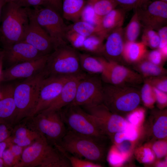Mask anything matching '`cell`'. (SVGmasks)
Returning <instances> with one entry per match:
<instances>
[{
  "instance_id": "obj_46",
  "label": "cell",
  "mask_w": 167,
  "mask_h": 167,
  "mask_svg": "<svg viewBox=\"0 0 167 167\" xmlns=\"http://www.w3.org/2000/svg\"><path fill=\"white\" fill-rule=\"evenodd\" d=\"M14 126L5 123H0V142L5 141L12 135Z\"/></svg>"
},
{
  "instance_id": "obj_61",
  "label": "cell",
  "mask_w": 167,
  "mask_h": 167,
  "mask_svg": "<svg viewBox=\"0 0 167 167\" xmlns=\"http://www.w3.org/2000/svg\"><path fill=\"white\" fill-rule=\"evenodd\" d=\"M0 1L3 7L4 6L3 3V0H0Z\"/></svg>"
},
{
  "instance_id": "obj_53",
  "label": "cell",
  "mask_w": 167,
  "mask_h": 167,
  "mask_svg": "<svg viewBox=\"0 0 167 167\" xmlns=\"http://www.w3.org/2000/svg\"><path fill=\"white\" fill-rule=\"evenodd\" d=\"M128 141H125L119 144L118 151L123 154L128 151L131 146V143Z\"/></svg>"
},
{
  "instance_id": "obj_2",
  "label": "cell",
  "mask_w": 167,
  "mask_h": 167,
  "mask_svg": "<svg viewBox=\"0 0 167 167\" xmlns=\"http://www.w3.org/2000/svg\"><path fill=\"white\" fill-rule=\"evenodd\" d=\"M70 167L66 157L42 135L24 148L17 167Z\"/></svg>"
},
{
  "instance_id": "obj_48",
  "label": "cell",
  "mask_w": 167,
  "mask_h": 167,
  "mask_svg": "<svg viewBox=\"0 0 167 167\" xmlns=\"http://www.w3.org/2000/svg\"><path fill=\"white\" fill-rule=\"evenodd\" d=\"M108 160L110 164L113 166L121 165L124 162V159L123 154L119 152H111L109 154Z\"/></svg>"
},
{
  "instance_id": "obj_33",
  "label": "cell",
  "mask_w": 167,
  "mask_h": 167,
  "mask_svg": "<svg viewBox=\"0 0 167 167\" xmlns=\"http://www.w3.org/2000/svg\"><path fill=\"white\" fill-rule=\"evenodd\" d=\"M160 41L159 36L157 32L151 28H144L141 41L147 47L152 49H157Z\"/></svg>"
},
{
  "instance_id": "obj_39",
  "label": "cell",
  "mask_w": 167,
  "mask_h": 167,
  "mask_svg": "<svg viewBox=\"0 0 167 167\" xmlns=\"http://www.w3.org/2000/svg\"><path fill=\"white\" fill-rule=\"evenodd\" d=\"M145 112L143 108L138 107L131 112L127 115L129 123L135 126H136L143 118Z\"/></svg>"
},
{
  "instance_id": "obj_30",
  "label": "cell",
  "mask_w": 167,
  "mask_h": 167,
  "mask_svg": "<svg viewBox=\"0 0 167 167\" xmlns=\"http://www.w3.org/2000/svg\"><path fill=\"white\" fill-rule=\"evenodd\" d=\"M143 83V85L140 91L141 101L146 107L152 108L156 102L153 87L148 78L144 79Z\"/></svg>"
},
{
  "instance_id": "obj_5",
  "label": "cell",
  "mask_w": 167,
  "mask_h": 167,
  "mask_svg": "<svg viewBox=\"0 0 167 167\" xmlns=\"http://www.w3.org/2000/svg\"><path fill=\"white\" fill-rule=\"evenodd\" d=\"M103 104L112 113L123 117L138 107L141 101L136 87L103 85Z\"/></svg>"
},
{
  "instance_id": "obj_49",
  "label": "cell",
  "mask_w": 167,
  "mask_h": 167,
  "mask_svg": "<svg viewBox=\"0 0 167 167\" xmlns=\"http://www.w3.org/2000/svg\"><path fill=\"white\" fill-rule=\"evenodd\" d=\"M16 3L22 7H25L32 6L34 7L42 6H47L43 0H19Z\"/></svg>"
},
{
  "instance_id": "obj_58",
  "label": "cell",
  "mask_w": 167,
  "mask_h": 167,
  "mask_svg": "<svg viewBox=\"0 0 167 167\" xmlns=\"http://www.w3.org/2000/svg\"><path fill=\"white\" fill-rule=\"evenodd\" d=\"M2 8H3V6L0 1V21L1 20Z\"/></svg>"
},
{
  "instance_id": "obj_17",
  "label": "cell",
  "mask_w": 167,
  "mask_h": 167,
  "mask_svg": "<svg viewBox=\"0 0 167 167\" xmlns=\"http://www.w3.org/2000/svg\"><path fill=\"white\" fill-rule=\"evenodd\" d=\"M1 53L3 62L5 61L9 65L8 67L45 56L31 45L23 41L3 48Z\"/></svg>"
},
{
  "instance_id": "obj_8",
  "label": "cell",
  "mask_w": 167,
  "mask_h": 167,
  "mask_svg": "<svg viewBox=\"0 0 167 167\" xmlns=\"http://www.w3.org/2000/svg\"><path fill=\"white\" fill-rule=\"evenodd\" d=\"M59 111L67 130L93 137H108L104 134L93 117L81 107L70 104Z\"/></svg>"
},
{
  "instance_id": "obj_47",
  "label": "cell",
  "mask_w": 167,
  "mask_h": 167,
  "mask_svg": "<svg viewBox=\"0 0 167 167\" xmlns=\"http://www.w3.org/2000/svg\"><path fill=\"white\" fill-rule=\"evenodd\" d=\"M5 167H15L16 163L14 156L11 150L6 147L4 151L2 156Z\"/></svg>"
},
{
  "instance_id": "obj_59",
  "label": "cell",
  "mask_w": 167,
  "mask_h": 167,
  "mask_svg": "<svg viewBox=\"0 0 167 167\" xmlns=\"http://www.w3.org/2000/svg\"><path fill=\"white\" fill-rule=\"evenodd\" d=\"M5 167L4 163L2 159L0 158V167Z\"/></svg>"
},
{
  "instance_id": "obj_19",
  "label": "cell",
  "mask_w": 167,
  "mask_h": 167,
  "mask_svg": "<svg viewBox=\"0 0 167 167\" xmlns=\"http://www.w3.org/2000/svg\"><path fill=\"white\" fill-rule=\"evenodd\" d=\"M0 86V123L15 126L17 109L13 97L15 85L6 83Z\"/></svg>"
},
{
  "instance_id": "obj_54",
  "label": "cell",
  "mask_w": 167,
  "mask_h": 167,
  "mask_svg": "<svg viewBox=\"0 0 167 167\" xmlns=\"http://www.w3.org/2000/svg\"><path fill=\"white\" fill-rule=\"evenodd\" d=\"M7 147V143L5 141L0 142V158H2L3 153Z\"/></svg>"
},
{
  "instance_id": "obj_23",
  "label": "cell",
  "mask_w": 167,
  "mask_h": 167,
  "mask_svg": "<svg viewBox=\"0 0 167 167\" xmlns=\"http://www.w3.org/2000/svg\"><path fill=\"white\" fill-rule=\"evenodd\" d=\"M81 70L90 75H101L104 70L103 57L89 54L79 53Z\"/></svg>"
},
{
  "instance_id": "obj_13",
  "label": "cell",
  "mask_w": 167,
  "mask_h": 167,
  "mask_svg": "<svg viewBox=\"0 0 167 167\" xmlns=\"http://www.w3.org/2000/svg\"><path fill=\"white\" fill-rule=\"evenodd\" d=\"M134 9L136 11L143 28L157 30L166 25L167 3L160 0L150 1Z\"/></svg>"
},
{
  "instance_id": "obj_43",
  "label": "cell",
  "mask_w": 167,
  "mask_h": 167,
  "mask_svg": "<svg viewBox=\"0 0 167 167\" xmlns=\"http://www.w3.org/2000/svg\"><path fill=\"white\" fill-rule=\"evenodd\" d=\"M152 150L158 158L163 157L166 155L167 152V143L163 141H158L153 144Z\"/></svg>"
},
{
  "instance_id": "obj_56",
  "label": "cell",
  "mask_w": 167,
  "mask_h": 167,
  "mask_svg": "<svg viewBox=\"0 0 167 167\" xmlns=\"http://www.w3.org/2000/svg\"><path fill=\"white\" fill-rule=\"evenodd\" d=\"M3 64V58L1 52H0V68H2Z\"/></svg>"
},
{
  "instance_id": "obj_38",
  "label": "cell",
  "mask_w": 167,
  "mask_h": 167,
  "mask_svg": "<svg viewBox=\"0 0 167 167\" xmlns=\"http://www.w3.org/2000/svg\"><path fill=\"white\" fill-rule=\"evenodd\" d=\"M144 58L156 65L162 66L167 60L158 49L148 50Z\"/></svg>"
},
{
  "instance_id": "obj_29",
  "label": "cell",
  "mask_w": 167,
  "mask_h": 167,
  "mask_svg": "<svg viewBox=\"0 0 167 167\" xmlns=\"http://www.w3.org/2000/svg\"><path fill=\"white\" fill-rule=\"evenodd\" d=\"M86 1L92 6L96 15L101 18L118 6L113 0Z\"/></svg>"
},
{
  "instance_id": "obj_4",
  "label": "cell",
  "mask_w": 167,
  "mask_h": 167,
  "mask_svg": "<svg viewBox=\"0 0 167 167\" xmlns=\"http://www.w3.org/2000/svg\"><path fill=\"white\" fill-rule=\"evenodd\" d=\"M46 77L44 70L15 85L13 97L17 109L15 125L33 116L38 103L40 85Z\"/></svg>"
},
{
  "instance_id": "obj_26",
  "label": "cell",
  "mask_w": 167,
  "mask_h": 167,
  "mask_svg": "<svg viewBox=\"0 0 167 167\" xmlns=\"http://www.w3.org/2000/svg\"><path fill=\"white\" fill-rule=\"evenodd\" d=\"M105 38L97 33L87 37L80 50L93 55L101 56L103 41Z\"/></svg>"
},
{
  "instance_id": "obj_51",
  "label": "cell",
  "mask_w": 167,
  "mask_h": 167,
  "mask_svg": "<svg viewBox=\"0 0 167 167\" xmlns=\"http://www.w3.org/2000/svg\"><path fill=\"white\" fill-rule=\"evenodd\" d=\"M154 155L151 149L149 148H145L143 149L142 162L144 163H149L153 161Z\"/></svg>"
},
{
  "instance_id": "obj_52",
  "label": "cell",
  "mask_w": 167,
  "mask_h": 167,
  "mask_svg": "<svg viewBox=\"0 0 167 167\" xmlns=\"http://www.w3.org/2000/svg\"><path fill=\"white\" fill-rule=\"evenodd\" d=\"M49 6L62 14V0H49Z\"/></svg>"
},
{
  "instance_id": "obj_12",
  "label": "cell",
  "mask_w": 167,
  "mask_h": 167,
  "mask_svg": "<svg viewBox=\"0 0 167 167\" xmlns=\"http://www.w3.org/2000/svg\"><path fill=\"white\" fill-rule=\"evenodd\" d=\"M83 108L93 117L104 135L111 138L128 126V122L123 117L112 113L103 103Z\"/></svg>"
},
{
  "instance_id": "obj_14",
  "label": "cell",
  "mask_w": 167,
  "mask_h": 167,
  "mask_svg": "<svg viewBox=\"0 0 167 167\" xmlns=\"http://www.w3.org/2000/svg\"><path fill=\"white\" fill-rule=\"evenodd\" d=\"M49 55L20 63L2 70L0 74V83L25 79L41 72L45 70Z\"/></svg>"
},
{
  "instance_id": "obj_10",
  "label": "cell",
  "mask_w": 167,
  "mask_h": 167,
  "mask_svg": "<svg viewBox=\"0 0 167 167\" xmlns=\"http://www.w3.org/2000/svg\"><path fill=\"white\" fill-rule=\"evenodd\" d=\"M103 87L98 75L87 74L79 81L75 98L71 104L84 108L103 103Z\"/></svg>"
},
{
  "instance_id": "obj_63",
  "label": "cell",
  "mask_w": 167,
  "mask_h": 167,
  "mask_svg": "<svg viewBox=\"0 0 167 167\" xmlns=\"http://www.w3.org/2000/svg\"><path fill=\"white\" fill-rule=\"evenodd\" d=\"M2 68H0V73H1V71H2Z\"/></svg>"
},
{
  "instance_id": "obj_50",
  "label": "cell",
  "mask_w": 167,
  "mask_h": 167,
  "mask_svg": "<svg viewBox=\"0 0 167 167\" xmlns=\"http://www.w3.org/2000/svg\"><path fill=\"white\" fill-rule=\"evenodd\" d=\"M160 41L158 49L161 50L167 48V26H163L157 30Z\"/></svg>"
},
{
  "instance_id": "obj_25",
  "label": "cell",
  "mask_w": 167,
  "mask_h": 167,
  "mask_svg": "<svg viewBox=\"0 0 167 167\" xmlns=\"http://www.w3.org/2000/svg\"><path fill=\"white\" fill-rule=\"evenodd\" d=\"M133 66L135 71L143 79L165 75L167 74V71L163 66L156 65L144 58Z\"/></svg>"
},
{
  "instance_id": "obj_57",
  "label": "cell",
  "mask_w": 167,
  "mask_h": 167,
  "mask_svg": "<svg viewBox=\"0 0 167 167\" xmlns=\"http://www.w3.org/2000/svg\"><path fill=\"white\" fill-rule=\"evenodd\" d=\"M152 1V0H140L139 2V4H138V6H137V7L138 6H139V5H141V4H142L144 3H145L146 2H148V1Z\"/></svg>"
},
{
  "instance_id": "obj_55",
  "label": "cell",
  "mask_w": 167,
  "mask_h": 167,
  "mask_svg": "<svg viewBox=\"0 0 167 167\" xmlns=\"http://www.w3.org/2000/svg\"><path fill=\"white\" fill-rule=\"evenodd\" d=\"M166 161L161 162L158 164V166L159 167L166 166Z\"/></svg>"
},
{
  "instance_id": "obj_22",
  "label": "cell",
  "mask_w": 167,
  "mask_h": 167,
  "mask_svg": "<svg viewBox=\"0 0 167 167\" xmlns=\"http://www.w3.org/2000/svg\"><path fill=\"white\" fill-rule=\"evenodd\" d=\"M147 46L142 42H125L122 54L123 61L133 65L143 59L148 51Z\"/></svg>"
},
{
  "instance_id": "obj_40",
  "label": "cell",
  "mask_w": 167,
  "mask_h": 167,
  "mask_svg": "<svg viewBox=\"0 0 167 167\" xmlns=\"http://www.w3.org/2000/svg\"><path fill=\"white\" fill-rule=\"evenodd\" d=\"M148 78L152 87L167 93V76L166 75Z\"/></svg>"
},
{
  "instance_id": "obj_27",
  "label": "cell",
  "mask_w": 167,
  "mask_h": 167,
  "mask_svg": "<svg viewBox=\"0 0 167 167\" xmlns=\"http://www.w3.org/2000/svg\"><path fill=\"white\" fill-rule=\"evenodd\" d=\"M142 26L137 12L135 10L134 14L129 23L124 28H123L125 42L136 41L140 34Z\"/></svg>"
},
{
  "instance_id": "obj_7",
  "label": "cell",
  "mask_w": 167,
  "mask_h": 167,
  "mask_svg": "<svg viewBox=\"0 0 167 167\" xmlns=\"http://www.w3.org/2000/svg\"><path fill=\"white\" fill-rule=\"evenodd\" d=\"M79 53L68 44L57 48L48 55L45 69L46 77L72 76L85 73L80 67Z\"/></svg>"
},
{
  "instance_id": "obj_18",
  "label": "cell",
  "mask_w": 167,
  "mask_h": 167,
  "mask_svg": "<svg viewBox=\"0 0 167 167\" xmlns=\"http://www.w3.org/2000/svg\"><path fill=\"white\" fill-rule=\"evenodd\" d=\"M105 39L101 56L109 61L120 63L123 62L122 54L125 41L122 27L111 32Z\"/></svg>"
},
{
  "instance_id": "obj_9",
  "label": "cell",
  "mask_w": 167,
  "mask_h": 167,
  "mask_svg": "<svg viewBox=\"0 0 167 167\" xmlns=\"http://www.w3.org/2000/svg\"><path fill=\"white\" fill-rule=\"evenodd\" d=\"M30 9V14L48 34L57 47L67 44L66 39L67 26L61 14L49 6Z\"/></svg>"
},
{
  "instance_id": "obj_35",
  "label": "cell",
  "mask_w": 167,
  "mask_h": 167,
  "mask_svg": "<svg viewBox=\"0 0 167 167\" xmlns=\"http://www.w3.org/2000/svg\"><path fill=\"white\" fill-rule=\"evenodd\" d=\"M59 150L66 157L72 167H100L102 165L73 156L61 149Z\"/></svg>"
},
{
  "instance_id": "obj_28",
  "label": "cell",
  "mask_w": 167,
  "mask_h": 167,
  "mask_svg": "<svg viewBox=\"0 0 167 167\" xmlns=\"http://www.w3.org/2000/svg\"><path fill=\"white\" fill-rule=\"evenodd\" d=\"M158 116L152 127V133L156 138L163 139L167 136L166 110H157Z\"/></svg>"
},
{
  "instance_id": "obj_6",
  "label": "cell",
  "mask_w": 167,
  "mask_h": 167,
  "mask_svg": "<svg viewBox=\"0 0 167 167\" xmlns=\"http://www.w3.org/2000/svg\"><path fill=\"white\" fill-rule=\"evenodd\" d=\"M21 122L42 135L55 147L59 145L67 131L59 110L41 111Z\"/></svg>"
},
{
  "instance_id": "obj_62",
  "label": "cell",
  "mask_w": 167,
  "mask_h": 167,
  "mask_svg": "<svg viewBox=\"0 0 167 167\" xmlns=\"http://www.w3.org/2000/svg\"><path fill=\"white\" fill-rule=\"evenodd\" d=\"M160 0L164 2L167 3V0Z\"/></svg>"
},
{
  "instance_id": "obj_31",
  "label": "cell",
  "mask_w": 167,
  "mask_h": 167,
  "mask_svg": "<svg viewBox=\"0 0 167 167\" xmlns=\"http://www.w3.org/2000/svg\"><path fill=\"white\" fill-rule=\"evenodd\" d=\"M67 30L75 32L85 37L97 33L96 27L80 19L67 26Z\"/></svg>"
},
{
  "instance_id": "obj_15",
  "label": "cell",
  "mask_w": 167,
  "mask_h": 167,
  "mask_svg": "<svg viewBox=\"0 0 167 167\" xmlns=\"http://www.w3.org/2000/svg\"><path fill=\"white\" fill-rule=\"evenodd\" d=\"M72 76H50L42 80L38 103L33 116L46 109L57 98L65 83Z\"/></svg>"
},
{
  "instance_id": "obj_44",
  "label": "cell",
  "mask_w": 167,
  "mask_h": 167,
  "mask_svg": "<svg viewBox=\"0 0 167 167\" xmlns=\"http://www.w3.org/2000/svg\"><path fill=\"white\" fill-rule=\"evenodd\" d=\"M156 102L160 109H163L167 106V93L160 91L153 87Z\"/></svg>"
},
{
  "instance_id": "obj_34",
  "label": "cell",
  "mask_w": 167,
  "mask_h": 167,
  "mask_svg": "<svg viewBox=\"0 0 167 167\" xmlns=\"http://www.w3.org/2000/svg\"><path fill=\"white\" fill-rule=\"evenodd\" d=\"M80 19V20L96 27L99 24L101 19L96 15L92 6L87 2L82 11Z\"/></svg>"
},
{
  "instance_id": "obj_1",
  "label": "cell",
  "mask_w": 167,
  "mask_h": 167,
  "mask_svg": "<svg viewBox=\"0 0 167 167\" xmlns=\"http://www.w3.org/2000/svg\"><path fill=\"white\" fill-rule=\"evenodd\" d=\"M107 137L85 135L67 130L56 148L73 156L101 165L105 161L106 155Z\"/></svg>"
},
{
  "instance_id": "obj_24",
  "label": "cell",
  "mask_w": 167,
  "mask_h": 167,
  "mask_svg": "<svg viewBox=\"0 0 167 167\" xmlns=\"http://www.w3.org/2000/svg\"><path fill=\"white\" fill-rule=\"evenodd\" d=\"M63 18L74 23L80 20L86 0H62Z\"/></svg>"
},
{
  "instance_id": "obj_37",
  "label": "cell",
  "mask_w": 167,
  "mask_h": 167,
  "mask_svg": "<svg viewBox=\"0 0 167 167\" xmlns=\"http://www.w3.org/2000/svg\"><path fill=\"white\" fill-rule=\"evenodd\" d=\"M86 37L75 32L67 30L66 35V41L72 47L78 50H81Z\"/></svg>"
},
{
  "instance_id": "obj_64",
  "label": "cell",
  "mask_w": 167,
  "mask_h": 167,
  "mask_svg": "<svg viewBox=\"0 0 167 167\" xmlns=\"http://www.w3.org/2000/svg\"></svg>"
},
{
  "instance_id": "obj_16",
  "label": "cell",
  "mask_w": 167,
  "mask_h": 167,
  "mask_svg": "<svg viewBox=\"0 0 167 167\" xmlns=\"http://www.w3.org/2000/svg\"><path fill=\"white\" fill-rule=\"evenodd\" d=\"M29 15V23L21 41L31 45L44 55L49 54L56 46L47 32L30 15V9Z\"/></svg>"
},
{
  "instance_id": "obj_11",
  "label": "cell",
  "mask_w": 167,
  "mask_h": 167,
  "mask_svg": "<svg viewBox=\"0 0 167 167\" xmlns=\"http://www.w3.org/2000/svg\"><path fill=\"white\" fill-rule=\"evenodd\" d=\"M105 69L101 75L102 80L106 84L136 87L143 83L142 76L135 70L103 57Z\"/></svg>"
},
{
  "instance_id": "obj_3",
  "label": "cell",
  "mask_w": 167,
  "mask_h": 167,
  "mask_svg": "<svg viewBox=\"0 0 167 167\" xmlns=\"http://www.w3.org/2000/svg\"><path fill=\"white\" fill-rule=\"evenodd\" d=\"M29 9L14 2L7 3L3 7L0 41L3 48L22 41L29 23Z\"/></svg>"
},
{
  "instance_id": "obj_41",
  "label": "cell",
  "mask_w": 167,
  "mask_h": 167,
  "mask_svg": "<svg viewBox=\"0 0 167 167\" xmlns=\"http://www.w3.org/2000/svg\"><path fill=\"white\" fill-rule=\"evenodd\" d=\"M35 136L24 138H16L11 136L6 140L19 146L24 148L26 147L33 143L41 136Z\"/></svg>"
},
{
  "instance_id": "obj_20",
  "label": "cell",
  "mask_w": 167,
  "mask_h": 167,
  "mask_svg": "<svg viewBox=\"0 0 167 167\" xmlns=\"http://www.w3.org/2000/svg\"><path fill=\"white\" fill-rule=\"evenodd\" d=\"M87 74L84 73L71 77L64 84L57 98L41 111H59L72 103L75 98L79 81Z\"/></svg>"
},
{
  "instance_id": "obj_45",
  "label": "cell",
  "mask_w": 167,
  "mask_h": 167,
  "mask_svg": "<svg viewBox=\"0 0 167 167\" xmlns=\"http://www.w3.org/2000/svg\"><path fill=\"white\" fill-rule=\"evenodd\" d=\"M120 7L126 11L135 9L140 0H113Z\"/></svg>"
},
{
  "instance_id": "obj_32",
  "label": "cell",
  "mask_w": 167,
  "mask_h": 167,
  "mask_svg": "<svg viewBox=\"0 0 167 167\" xmlns=\"http://www.w3.org/2000/svg\"><path fill=\"white\" fill-rule=\"evenodd\" d=\"M138 136L135 126L128 123L125 129L116 132L111 139H113L115 143L120 144L125 141H133L137 138Z\"/></svg>"
},
{
  "instance_id": "obj_42",
  "label": "cell",
  "mask_w": 167,
  "mask_h": 167,
  "mask_svg": "<svg viewBox=\"0 0 167 167\" xmlns=\"http://www.w3.org/2000/svg\"><path fill=\"white\" fill-rule=\"evenodd\" d=\"M5 141L6 142L7 147L11 150L14 156L16 163L15 167H17L20 161L22 154L25 148L19 146L6 140Z\"/></svg>"
},
{
  "instance_id": "obj_21",
  "label": "cell",
  "mask_w": 167,
  "mask_h": 167,
  "mask_svg": "<svg viewBox=\"0 0 167 167\" xmlns=\"http://www.w3.org/2000/svg\"><path fill=\"white\" fill-rule=\"evenodd\" d=\"M126 11L120 7L115 8L103 17L96 27L97 33L106 37L111 32L122 27Z\"/></svg>"
},
{
  "instance_id": "obj_36",
  "label": "cell",
  "mask_w": 167,
  "mask_h": 167,
  "mask_svg": "<svg viewBox=\"0 0 167 167\" xmlns=\"http://www.w3.org/2000/svg\"><path fill=\"white\" fill-rule=\"evenodd\" d=\"M41 135V134L29 129L23 123L20 122L14 126L11 136L16 138H21L39 136Z\"/></svg>"
},
{
  "instance_id": "obj_60",
  "label": "cell",
  "mask_w": 167,
  "mask_h": 167,
  "mask_svg": "<svg viewBox=\"0 0 167 167\" xmlns=\"http://www.w3.org/2000/svg\"><path fill=\"white\" fill-rule=\"evenodd\" d=\"M46 3L47 6H49V0H43Z\"/></svg>"
}]
</instances>
